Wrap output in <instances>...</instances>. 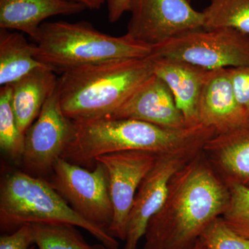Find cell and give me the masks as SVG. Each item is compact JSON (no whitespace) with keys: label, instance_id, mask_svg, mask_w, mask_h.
Listing matches in <instances>:
<instances>
[{"label":"cell","instance_id":"1","mask_svg":"<svg viewBox=\"0 0 249 249\" xmlns=\"http://www.w3.org/2000/svg\"><path fill=\"white\" fill-rule=\"evenodd\" d=\"M230 192L205 157L196 155L170 179L168 194L145 231L143 249H187L227 209Z\"/></svg>","mask_w":249,"mask_h":249},{"label":"cell","instance_id":"2","mask_svg":"<svg viewBox=\"0 0 249 249\" xmlns=\"http://www.w3.org/2000/svg\"><path fill=\"white\" fill-rule=\"evenodd\" d=\"M76 134L61 158L80 165L94 167L100 156L141 150L157 155L196 151L204 143L199 126L181 129L130 119H101L74 121Z\"/></svg>","mask_w":249,"mask_h":249},{"label":"cell","instance_id":"3","mask_svg":"<svg viewBox=\"0 0 249 249\" xmlns=\"http://www.w3.org/2000/svg\"><path fill=\"white\" fill-rule=\"evenodd\" d=\"M153 74L150 56L67 70L59 77L57 88L62 111L73 121L109 117Z\"/></svg>","mask_w":249,"mask_h":249},{"label":"cell","instance_id":"4","mask_svg":"<svg viewBox=\"0 0 249 249\" xmlns=\"http://www.w3.org/2000/svg\"><path fill=\"white\" fill-rule=\"evenodd\" d=\"M35 41V56L55 72L116 60L145 58L152 46L128 34L115 37L95 29L91 23L58 21L41 24Z\"/></svg>","mask_w":249,"mask_h":249},{"label":"cell","instance_id":"5","mask_svg":"<svg viewBox=\"0 0 249 249\" xmlns=\"http://www.w3.org/2000/svg\"><path fill=\"white\" fill-rule=\"evenodd\" d=\"M67 224L82 228L108 249L119 242L106 229L77 213L48 181L25 172H9L0 186V229L11 233L27 224Z\"/></svg>","mask_w":249,"mask_h":249},{"label":"cell","instance_id":"6","mask_svg":"<svg viewBox=\"0 0 249 249\" xmlns=\"http://www.w3.org/2000/svg\"><path fill=\"white\" fill-rule=\"evenodd\" d=\"M151 55L210 70L244 66L249 64V36L231 28L201 29L154 46Z\"/></svg>","mask_w":249,"mask_h":249},{"label":"cell","instance_id":"7","mask_svg":"<svg viewBox=\"0 0 249 249\" xmlns=\"http://www.w3.org/2000/svg\"><path fill=\"white\" fill-rule=\"evenodd\" d=\"M48 181L86 220L108 230L114 216L107 170L96 161L92 170L63 159L55 160Z\"/></svg>","mask_w":249,"mask_h":249},{"label":"cell","instance_id":"8","mask_svg":"<svg viewBox=\"0 0 249 249\" xmlns=\"http://www.w3.org/2000/svg\"><path fill=\"white\" fill-rule=\"evenodd\" d=\"M129 12L127 34L152 47L204 29L191 0H132Z\"/></svg>","mask_w":249,"mask_h":249},{"label":"cell","instance_id":"9","mask_svg":"<svg viewBox=\"0 0 249 249\" xmlns=\"http://www.w3.org/2000/svg\"><path fill=\"white\" fill-rule=\"evenodd\" d=\"M75 134L76 124L64 114L56 90L24 134L22 162L27 173L38 178L51 175Z\"/></svg>","mask_w":249,"mask_h":249},{"label":"cell","instance_id":"10","mask_svg":"<svg viewBox=\"0 0 249 249\" xmlns=\"http://www.w3.org/2000/svg\"><path fill=\"white\" fill-rule=\"evenodd\" d=\"M160 155L132 150L100 156L95 160L107 170L114 216L107 231L117 240L125 241L127 220L142 180Z\"/></svg>","mask_w":249,"mask_h":249},{"label":"cell","instance_id":"11","mask_svg":"<svg viewBox=\"0 0 249 249\" xmlns=\"http://www.w3.org/2000/svg\"><path fill=\"white\" fill-rule=\"evenodd\" d=\"M201 152L169 154L157 157L134 196L127 220L124 249H137L139 241L145 235L147 224L164 203L170 179Z\"/></svg>","mask_w":249,"mask_h":249},{"label":"cell","instance_id":"12","mask_svg":"<svg viewBox=\"0 0 249 249\" xmlns=\"http://www.w3.org/2000/svg\"><path fill=\"white\" fill-rule=\"evenodd\" d=\"M107 118L135 119L168 129L190 127L169 87L155 73Z\"/></svg>","mask_w":249,"mask_h":249},{"label":"cell","instance_id":"13","mask_svg":"<svg viewBox=\"0 0 249 249\" xmlns=\"http://www.w3.org/2000/svg\"><path fill=\"white\" fill-rule=\"evenodd\" d=\"M198 120L203 125L213 128L216 134L249 121L236 99L229 68L210 70L199 98Z\"/></svg>","mask_w":249,"mask_h":249},{"label":"cell","instance_id":"14","mask_svg":"<svg viewBox=\"0 0 249 249\" xmlns=\"http://www.w3.org/2000/svg\"><path fill=\"white\" fill-rule=\"evenodd\" d=\"M205 157L228 186L249 188V121L213 136L203 148Z\"/></svg>","mask_w":249,"mask_h":249},{"label":"cell","instance_id":"15","mask_svg":"<svg viewBox=\"0 0 249 249\" xmlns=\"http://www.w3.org/2000/svg\"><path fill=\"white\" fill-rule=\"evenodd\" d=\"M154 73L169 87L188 127L200 124L198 105L210 70L183 60L150 55Z\"/></svg>","mask_w":249,"mask_h":249},{"label":"cell","instance_id":"16","mask_svg":"<svg viewBox=\"0 0 249 249\" xmlns=\"http://www.w3.org/2000/svg\"><path fill=\"white\" fill-rule=\"evenodd\" d=\"M85 9L83 5L64 0H0V29L27 34L34 40L47 18L71 16Z\"/></svg>","mask_w":249,"mask_h":249},{"label":"cell","instance_id":"17","mask_svg":"<svg viewBox=\"0 0 249 249\" xmlns=\"http://www.w3.org/2000/svg\"><path fill=\"white\" fill-rule=\"evenodd\" d=\"M55 72L46 66L36 69L11 85L13 108L19 129L25 134L46 102L58 88Z\"/></svg>","mask_w":249,"mask_h":249},{"label":"cell","instance_id":"18","mask_svg":"<svg viewBox=\"0 0 249 249\" xmlns=\"http://www.w3.org/2000/svg\"><path fill=\"white\" fill-rule=\"evenodd\" d=\"M45 65L35 56V45L22 33L0 30V85H11Z\"/></svg>","mask_w":249,"mask_h":249},{"label":"cell","instance_id":"19","mask_svg":"<svg viewBox=\"0 0 249 249\" xmlns=\"http://www.w3.org/2000/svg\"><path fill=\"white\" fill-rule=\"evenodd\" d=\"M38 249H108L102 244L90 245L76 226L67 224H30Z\"/></svg>","mask_w":249,"mask_h":249},{"label":"cell","instance_id":"20","mask_svg":"<svg viewBox=\"0 0 249 249\" xmlns=\"http://www.w3.org/2000/svg\"><path fill=\"white\" fill-rule=\"evenodd\" d=\"M201 12L205 29L231 28L249 36V0H210Z\"/></svg>","mask_w":249,"mask_h":249},{"label":"cell","instance_id":"21","mask_svg":"<svg viewBox=\"0 0 249 249\" xmlns=\"http://www.w3.org/2000/svg\"><path fill=\"white\" fill-rule=\"evenodd\" d=\"M11 85L0 88V147L15 161H22L24 134L18 127L11 101Z\"/></svg>","mask_w":249,"mask_h":249},{"label":"cell","instance_id":"22","mask_svg":"<svg viewBox=\"0 0 249 249\" xmlns=\"http://www.w3.org/2000/svg\"><path fill=\"white\" fill-rule=\"evenodd\" d=\"M228 187L230 199L223 219L234 231L249 239V188L240 184Z\"/></svg>","mask_w":249,"mask_h":249},{"label":"cell","instance_id":"23","mask_svg":"<svg viewBox=\"0 0 249 249\" xmlns=\"http://www.w3.org/2000/svg\"><path fill=\"white\" fill-rule=\"evenodd\" d=\"M206 249H249V239L239 235L222 216L213 219L199 237Z\"/></svg>","mask_w":249,"mask_h":249},{"label":"cell","instance_id":"24","mask_svg":"<svg viewBox=\"0 0 249 249\" xmlns=\"http://www.w3.org/2000/svg\"><path fill=\"white\" fill-rule=\"evenodd\" d=\"M229 70L236 99L249 121V64Z\"/></svg>","mask_w":249,"mask_h":249},{"label":"cell","instance_id":"25","mask_svg":"<svg viewBox=\"0 0 249 249\" xmlns=\"http://www.w3.org/2000/svg\"><path fill=\"white\" fill-rule=\"evenodd\" d=\"M34 245L30 224L0 237V249H34Z\"/></svg>","mask_w":249,"mask_h":249},{"label":"cell","instance_id":"26","mask_svg":"<svg viewBox=\"0 0 249 249\" xmlns=\"http://www.w3.org/2000/svg\"><path fill=\"white\" fill-rule=\"evenodd\" d=\"M132 0H107V18L109 22H117L123 15L129 11Z\"/></svg>","mask_w":249,"mask_h":249},{"label":"cell","instance_id":"27","mask_svg":"<svg viewBox=\"0 0 249 249\" xmlns=\"http://www.w3.org/2000/svg\"><path fill=\"white\" fill-rule=\"evenodd\" d=\"M70 2L76 3L83 5L85 8L90 10H98L101 9L107 0H64Z\"/></svg>","mask_w":249,"mask_h":249},{"label":"cell","instance_id":"28","mask_svg":"<svg viewBox=\"0 0 249 249\" xmlns=\"http://www.w3.org/2000/svg\"><path fill=\"white\" fill-rule=\"evenodd\" d=\"M193 249V248H191V249Z\"/></svg>","mask_w":249,"mask_h":249}]
</instances>
